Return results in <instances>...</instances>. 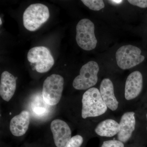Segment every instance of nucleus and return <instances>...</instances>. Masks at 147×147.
I'll return each instance as SVG.
<instances>
[{
  "mask_svg": "<svg viewBox=\"0 0 147 147\" xmlns=\"http://www.w3.org/2000/svg\"><path fill=\"white\" fill-rule=\"evenodd\" d=\"M82 102V116L83 119L101 115L108 109L100 91L96 88H90L84 93Z\"/></svg>",
  "mask_w": 147,
  "mask_h": 147,
  "instance_id": "nucleus-1",
  "label": "nucleus"
},
{
  "mask_svg": "<svg viewBox=\"0 0 147 147\" xmlns=\"http://www.w3.org/2000/svg\"><path fill=\"white\" fill-rule=\"evenodd\" d=\"M50 12L48 7L42 4L31 5L23 15L24 27L30 31H34L48 20Z\"/></svg>",
  "mask_w": 147,
  "mask_h": 147,
  "instance_id": "nucleus-2",
  "label": "nucleus"
},
{
  "mask_svg": "<svg viewBox=\"0 0 147 147\" xmlns=\"http://www.w3.org/2000/svg\"><path fill=\"white\" fill-rule=\"evenodd\" d=\"M64 79L62 76L53 74L47 77L43 83L42 96L47 105H55L59 102L63 90Z\"/></svg>",
  "mask_w": 147,
  "mask_h": 147,
  "instance_id": "nucleus-3",
  "label": "nucleus"
},
{
  "mask_svg": "<svg viewBox=\"0 0 147 147\" xmlns=\"http://www.w3.org/2000/svg\"><path fill=\"white\" fill-rule=\"evenodd\" d=\"M76 41L82 49L90 51L95 48L97 40L94 34V24L89 19L84 18L76 27Z\"/></svg>",
  "mask_w": 147,
  "mask_h": 147,
  "instance_id": "nucleus-4",
  "label": "nucleus"
},
{
  "mask_svg": "<svg viewBox=\"0 0 147 147\" xmlns=\"http://www.w3.org/2000/svg\"><path fill=\"white\" fill-rule=\"evenodd\" d=\"M141 54V50L134 45H127L121 46L116 53L117 65L123 70L134 67L144 60V56Z\"/></svg>",
  "mask_w": 147,
  "mask_h": 147,
  "instance_id": "nucleus-5",
  "label": "nucleus"
},
{
  "mask_svg": "<svg viewBox=\"0 0 147 147\" xmlns=\"http://www.w3.org/2000/svg\"><path fill=\"white\" fill-rule=\"evenodd\" d=\"M99 66L96 62L90 61L82 67L80 74L73 82V86L78 90H85L94 86L97 83Z\"/></svg>",
  "mask_w": 147,
  "mask_h": 147,
  "instance_id": "nucleus-6",
  "label": "nucleus"
},
{
  "mask_svg": "<svg viewBox=\"0 0 147 147\" xmlns=\"http://www.w3.org/2000/svg\"><path fill=\"white\" fill-rule=\"evenodd\" d=\"M27 57L30 63L35 64L36 70L39 73H45L49 71L55 63L50 50L43 46L31 48L29 50Z\"/></svg>",
  "mask_w": 147,
  "mask_h": 147,
  "instance_id": "nucleus-7",
  "label": "nucleus"
},
{
  "mask_svg": "<svg viewBox=\"0 0 147 147\" xmlns=\"http://www.w3.org/2000/svg\"><path fill=\"white\" fill-rule=\"evenodd\" d=\"M50 128L56 146L66 147L71 138V129L67 123L61 120H54Z\"/></svg>",
  "mask_w": 147,
  "mask_h": 147,
  "instance_id": "nucleus-8",
  "label": "nucleus"
},
{
  "mask_svg": "<svg viewBox=\"0 0 147 147\" xmlns=\"http://www.w3.org/2000/svg\"><path fill=\"white\" fill-rule=\"evenodd\" d=\"M143 84V76L140 71H135L129 74L125 82V99L131 100L137 97L142 92Z\"/></svg>",
  "mask_w": 147,
  "mask_h": 147,
  "instance_id": "nucleus-9",
  "label": "nucleus"
},
{
  "mask_svg": "<svg viewBox=\"0 0 147 147\" xmlns=\"http://www.w3.org/2000/svg\"><path fill=\"white\" fill-rule=\"evenodd\" d=\"M134 114L133 112H127L124 113L121 118L117 137L119 141L123 143L129 140L135 129L136 120Z\"/></svg>",
  "mask_w": 147,
  "mask_h": 147,
  "instance_id": "nucleus-10",
  "label": "nucleus"
},
{
  "mask_svg": "<svg viewBox=\"0 0 147 147\" xmlns=\"http://www.w3.org/2000/svg\"><path fill=\"white\" fill-rule=\"evenodd\" d=\"M16 78L7 71L2 73L0 82V95L6 101H9L13 97L16 89Z\"/></svg>",
  "mask_w": 147,
  "mask_h": 147,
  "instance_id": "nucleus-11",
  "label": "nucleus"
},
{
  "mask_svg": "<svg viewBox=\"0 0 147 147\" xmlns=\"http://www.w3.org/2000/svg\"><path fill=\"white\" fill-rule=\"evenodd\" d=\"M30 122V114L24 110L14 116L10 121L9 128L11 134L16 137L23 136L28 129Z\"/></svg>",
  "mask_w": 147,
  "mask_h": 147,
  "instance_id": "nucleus-12",
  "label": "nucleus"
},
{
  "mask_svg": "<svg viewBox=\"0 0 147 147\" xmlns=\"http://www.w3.org/2000/svg\"><path fill=\"white\" fill-rule=\"evenodd\" d=\"M100 92L102 100L108 108L112 111L117 110L119 102L114 93L113 82L110 79L106 78L102 80L100 85Z\"/></svg>",
  "mask_w": 147,
  "mask_h": 147,
  "instance_id": "nucleus-13",
  "label": "nucleus"
},
{
  "mask_svg": "<svg viewBox=\"0 0 147 147\" xmlns=\"http://www.w3.org/2000/svg\"><path fill=\"white\" fill-rule=\"evenodd\" d=\"M119 129V123L114 120L108 119L98 124L95 131L101 137H112L118 133Z\"/></svg>",
  "mask_w": 147,
  "mask_h": 147,
  "instance_id": "nucleus-14",
  "label": "nucleus"
},
{
  "mask_svg": "<svg viewBox=\"0 0 147 147\" xmlns=\"http://www.w3.org/2000/svg\"><path fill=\"white\" fill-rule=\"evenodd\" d=\"M82 1L90 9L94 11H99L105 7L102 0H82Z\"/></svg>",
  "mask_w": 147,
  "mask_h": 147,
  "instance_id": "nucleus-15",
  "label": "nucleus"
},
{
  "mask_svg": "<svg viewBox=\"0 0 147 147\" xmlns=\"http://www.w3.org/2000/svg\"><path fill=\"white\" fill-rule=\"evenodd\" d=\"M84 142V139L79 135L71 137L66 147H80Z\"/></svg>",
  "mask_w": 147,
  "mask_h": 147,
  "instance_id": "nucleus-16",
  "label": "nucleus"
},
{
  "mask_svg": "<svg viewBox=\"0 0 147 147\" xmlns=\"http://www.w3.org/2000/svg\"><path fill=\"white\" fill-rule=\"evenodd\" d=\"M101 147H124L123 142L119 140H109L103 142Z\"/></svg>",
  "mask_w": 147,
  "mask_h": 147,
  "instance_id": "nucleus-17",
  "label": "nucleus"
},
{
  "mask_svg": "<svg viewBox=\"0 0 147 147\" xmlns=\"http://www.w3.org/2000/svg\"><path fill=\"white\" fill-rule=\"evenodd\" d=\"M128 2L132 5L137 6L140 8L147 7V0H128Z\"/></svg>",
  "mask_w": 147,
  "mask_h": 147,
  "instance_id": "nucleus-18",
  "label": "nucleus"
},
{
  "mask_svg": "<svg viewBox=\"0 0 147 147\" xmlns=\"http://www.w3.org/2000/svg\"><path fill=\"white\" fill-rule=\"evenodd\" d=\"M110 2L113 3H115L116 4H119L123 2V1H110Z\"/></svg>",
  "mask_w": 147,
  "mask_h": 147,
  "instance_id": "nucleus-19",
  "label": "nucleus"
},
{
  "mask_svg": "<svg viewBox=\"0 0 147 147\" xmlns=\"http://www.w3.org/2000/svg\"><path fill=\"white\" fill-rule=\"evenodd\" d=\"M0 23H1V24H0V25H1L2 23V22L1 21V18H0Z\"/></svg>",
  "mask_w": 147,
  "mask_h": 147,
  "instance_id": "nucleus-20",
  "label": "nucleus"
},
{
  "mask_svg": "<svg viewBox=\"0 0 147 147\" xmlns=\"http://www.w3.org/2000/svg\"><path fill=\"white\" fill-rule=\"evenodd\" d=\"M146 117H147V115H146Z\"/></svg>",
  "mask_w": 147,
  "mask_h": 147,
  "instance_id": "nucleus-21",
  "label": "nucleus"
}]
</instances>
